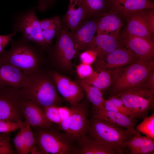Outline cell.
<instances>
[{
	"label": "cell",
	"mask_w": 154,
	"mask_h": 154,
	"mask_svg": "<svg viewBox=\"0 0 154 154\" xmlns=\"http://www.w3.org/2000/svg\"><path fill=\"white\" fill-rule=\"evenodd\" d=\"M104 107L107 110L120 113L131 117L130 112L122 100L116 95H112L105 100Z\"/></svg>",
	"instance_id": "28"
},
{
	"label": "cell",
	"mask_w": 154,
	"mask_h": 154,
	"mask_svg": "<svg viewBox=\"0 0 154 154\" xmlns=\"http://www.w3.org/2000/svg\"><path fill=\"white\" fill-rule=\"evenodd\" d=\"M91 65L81 63L76 66V72L80 78L83 80L91 76L94 71Z\"/></svg>",
	"instance_id": "36"
},
{
	"label": "cell",
	"mask_w": 154,
	"mask_h": 154,
	"mask_svg": "<svg viewBox=\"0 0 154 154\" xmlns=\"http://www.w3.org/2000/svg\"><path fill=\"white\" fill-rule=\"evenodd\" d=\"M113 83L112 95L144 84L151 72L154 70V61L138 58L126 66L110 70Z\"/></svg>",
	"instance_id": "3"
},
{
	"label": "cell",
	"mask_w": 154,
	"mask_h": 154,
	"mask_svg": "<svg viewBox=\"0 0 154 154\" xmlns=\"http://www.w3.org/2000/svg\"><path fill=\"white\" fill-rule=\"evenodd\" d=\"M109 0L112 10L124 17L130 13L144 9H154V4L152 0Z\"/></svg>",
	"instance_id": "22"
},
{
	"label": "cell",
	"mask_w": 154,
	"mask_h": 154,
	"mask_svg": "<svg viewBox=\"0 0 154 154\" xmlns=\"http://www.w3.org/2000/svg\"><path fill=\"white\" fill-rule=\"evenodd\" d=\"M86 135L119 154L124 153L125 143L134 136L127 129L93 117L89 119Z\"/></svg>",
	"instance_id": "4"
},
{
	"label": "cell",
	"mask_w": 154,
	"mask_h": 154,
	"mask_svg": "<svg viewBox=\"0 0 154 154\" xmlns=\"http://www.w3.org/2000/svg\"><path fill=\"white\" fill-rule=\"evenodd\" d=\"M100 17L90 18L74 31H70L75 44L76 57L86 50L90 45L96 33Z\"/></svg>",
	"instance_id": "14"
},
{
	"label": "cell",
	"mask_w": 154,
	"mask_h": 154,
	"mask_svg": "<svg viewBox=\"0 0 154 154\" xmlns=\"http://www.w3.org/2000/svg\"><path fill=\"white\" fill-rule=\"evenodd\" d=\"M124 17L111 10L100 17L97 35H106L122 40L125 32L124 29Z\"/></svg>",
	"instance_id": "13"
},
{
	"label": "cell",
	"mask_w": 154,
	"mask_h": 154,
	"mask_svg": "<svg viewBox=\"0 0 154 154\" xmlns=\"http://www.w3.org/2000/svg\"><path fill=\"white\" fill-rule=\"evenodd\" d=\"M30 153L32 154H41L42 153L39 150L36 145L34 146L31 149Z\"/></svg>",
	"instance_id": "43"
},
{
	"label": "cell",
	"mask_w": 154,
	"mask_h": 154,
	"mask_svg": "<svg viewBox=\"0 0 154 154\" xmlns=\"http://www.w3.org/2000/svg\"><path fill=\"white\" fill-rule=\"evenodd\" d=\"M154 143V139L146 136H134L125 144V151L130 154H139L145 147Z\"/></svg>",
	"instance_id": "27"
},
{
	"label": "cell",
	"mask_w": 154,
	"mask_h": 154,
	"mask_svg": "<svg viewBox=\"0 0 154 154\" xmlns=\"http://www.w3.org/2000/svg\"><path fill=\"white\" fill-rule=\"evenodd\" d=\"M78 154H116L113 149L92 139L87 135L76 142Z\"/></svg>",
	"instance_id": "23"
},
{
	"label": "cell",
	"mask_w": 154,
	"mask_h": 154,
	"mask_svg": "<svg viewBox=\"0 0 154 154\" xmlns=\"http://www.w3.org/2000/svg\"><path fill=\"white\" fill-rule=\"evenodd\" d=\"M26 100L20 88L0 86V121H24Z\"/></svg>",
	"instance_id": "9"
},
{
	"label": "cell",
	"mask_w": 154,
	"mask_h": 154,
	"mask_svg": "<svg viewBox=\"0 0 154 154\" xmlns=\"http://www.w3.org/2000/svg\"><path fill=\"white\" fill-rule=\"evenodd\" d=\"M97 55L95 51L87 50L80 53L79 56L81 63L91 65L95 61Z\"/></svg>",
	"instance_id": "35"
},
{
	"label": "cell",
	"mask_w": 154,
	"mask_h": 154,
	"mask_svg": "<svg viewBox=\"0 0 154 154\" xmlns=\"http://www.w3.org/2000/svg\"><path fill=\"white\" fill-rule=\"evenodd\" d=\"M7 51L0 55V59L18 68L29 76L43 69L47 61L46 51L22 36L12 40Z\"/></svg>",
	"instance_id": "1"
},
{
	"label": "cell",
	"mask_w": 154,
	"mask_h": 154,
	"mask_svg": "<svg viewBox=\"0 0 154 154\" xmlns=\"http://www.w3.org/2000/svg\"><path fill=\"white\" fill-rule=\"evenodd\" d=\"M125 33L154 40V36L143 14L142 10L127 14Z\"/></svg>",
	"instance_id": "18"
},
{
	"label": "cell",
	"mask_w": 154,
	"mask_h": 154,
	"mask_svg": "<svg viewBox=\"0 0 154 154\" xmlns=\"http://www.w3.org/2000/svg\"><path fill=\"white\" fill-rule=\"evenodd\" d=\"M23 122L0 121V133H11L20 129L23 126Z\"/></svg>",
	"instance_id": "34"
},
{
	"label": "cell",
	"mask_w": 154,
	"mask_h": 154,
	"mask_svg": "<svg viewBox=\"0 0 154 154\" xmlns=\"http://www.w3.org/2000/svg\"><path fill=\"white\" fill-rule=\"evenodd\" d=\"M55 43L46 51L47 60L56 69L65 72L73 71L72 60L76 57L75 44L70 31L62 22Z\"/></svg>",
	"instance_id": "6"
},
{
	"label": "cell",
	"mask_w": 154,
	"mask_h": 154,
	"mask_svg": "<svg viewBox=\"0 0 154 154\" xmlns=\"http://www.w3.org/2000/svg\"><path fill=\"white\" fill-rule=\"evenodd\" d=\"M62 22L59 23L47 29L42 30V34L46 42L51 46L54 38L56 36L61 29Z\"/></svg>",
	"instance_id": "33"
},
{
	"label": "cell",
	"mask_w": 154,
	"mask_h": 154,
	"mask_svg": "<svg viewBox=\"0 0 154 154\" xmlns=\"http://www.w3.org/2000/svg\"><path fill=\"white\" fill-rule=\"evenodd\" d=\"M142 11L145 20L154 36V10L146 9L142 10Z\"/></svg>",
	"instance_id": "38"
},
{
	"label": "cell",
	"mask_w": 154,
	"mask_h": 154,
	"mask_svg": "<svg viewBox=\"0 0 154 154\" xmlns=\"http://www.w3.org/2000/svg\"><path fill=\"white\" fill-rule=\"evenodd\" d=\"M49 72L58 92L65 100L70 105L81 102L85 94L77 82L55 70H51Z\"/></svg>",
	"instance_id": "11"
},
{
	"label": "cell",
	"mask_w": 154,
	"mask_h": 154,
	"mask_svg": "<svg viewBox=\"0 0 154 154\" xmlns=\"http://www.w3.org/2000/svg\"><path fill=\"white\" fill-rule=\"evenodd\" d=\"M87 105L80 102L70 105L69 116L58 125V128L69 136L76 142L86 135L89 119Z\"/></svg>",
	"instance_id": "10"
},
{
	"label": "cell",
	"mask_w": 154,
	"mask_h": 154,
	"mask_svg": "<svg viewBox=\"0 0 154 154\" xmlns=\"http://www.w3.org/2000/svg\"><path fill=\"white\" fill-rule=\"evenodd\" d=\"M75 81L82 88L86 95L88 100L92 104L94 109L104 107L105 100L101 91L97 88L85 82L80 78Z\"/></svg>",
	"instance_id": "25"
},
{
	"label": "cell",
	"mask_w": 154,
	"mask_h": 154,
	"mask_svg": "<svg viewBox=\"0 0 154 154\" xmlns=\"http://www.w3.org/2000/svg\"><path fill=\"white\" fill-rule=\"evenodd\" d=\"M62 22L58 15L40 20V25L42 30L47 29Z\"/></svg>",
	"instance_id": "37"
},
{
	"label": "cell",
	"mask_w": 154,
	"mask_h": 154,
	"mask_svg": "<svg viewBox=\"0 0 154 154\" xmlns=\"http://www.w3.org/2000/svg\"><path fill=\"white\" fill-rule=\"evenodd\" d=\"M145 85L147 87L154 91V70L151 73Z\"/></svg>",
	"instance_id": "42"
},
{
	"label": "cell",
	"mask_w": 154,
	"mask_h": 154,
	"mask_svg": "<svg viewBox=\"0 0 154 154\" xmlns=\"http://www.w3.org/2000/svg\"><path fill=\"white\" fill-rule=\"evenodd\" d=\"M13 143L17 153L20 154H25L24 144L21 128L15 137Z\"/></svg>",
	"instance_id": "39"
},
{
	"label": "cell",
	"mask_w": 154,
	"mask_h": 154,
	"mask_svg": "<svg viewBox=\"0 0 154 154\" xmlns=\"http://www.w3.org/2000/svg\"><path fill=\"white\" fill-rule=\"evenodd\" d=\"M34 127L36 145L42 154H77L76 142L58 128Z\"/></svg>",
	"instance_id": "5"
},
{
	"label": "cell",
	"mask_w": 154,
	"mask_h": 154,
	"mask_svg": "<svg viewBox=\"0 0 154 154\" xmlns=\"http://www.w3.org/2000/svg\"><path fill=\"white\" fill-rule=\"evenodd\" d=\"M58 106L54 105L50 106L43 109L48 119L53 123L56 124L58 125L62 122L60 116Z\"/></svg>",
	"instance_id": "32"
},
{
	"label": "cell",
	"mask_w": 154,
	"mask_h": 154,
	"mask_svg": "<svg viewBox=\"0 0 154 154\" xmlns=\"http://www.w3.org/2000/svg\"><path fill=\"white\" fill-rule=\"evenodd\" d=\"M123 45L131 50L139 58L147 61L154 60V40L125 33Z\"/></svg>",
	"instance_id": "16"
},
{
	"label": "cell",
	"mask_w": 154,
	"mask_h": 154,
	"mask_svg": "<svg viewBox=\"0 0 154 154\" xmlns=\"http://www.w3.org/2000/svg\"><path fill=\"white\" fill-rule=\"evenodd\" d=\"M122 45L121 39L106 35H96L86 50H92L96 51L98 54L96 59H100Z\"/></svg>",
	"instance_id": "21"
},
{
	"label": "cell",
	"mask_w": 154,
	"mask_h": 154,
	"mask_svg": "<svg viewBox=\"0 0 154 154\" xmlns=\"http://www.w3.org/2000/svg\"><path fill=\"white\" fill-rule=\"evenodd\" d=\"M23 125L21 128L25 146V154L30 153L31 148L36 145V137L31 129V126L24 120Z\"/></svg>",
	"instance_id": "29"
},
{
	"label": "cell",
	"mask_w": 154,
	"mask_h": 154,
	"mask_svg": "<svg viewBox=\"0 0 154 154\" xmlns=\"http://www.w3.org/2000/svg\"><path fill=\"white\" fill-rule=\"evenodd\" d=\"M28 76L15 66L0 59V86L20 88Z\"/></svg>",
	"instance_id": "19"
},
{
	"label": "cell",
	"mask_w": 154,
	"mask_h": 154,
	"mask_svg": "<svg viewBox=\"0 0 154 154\" xmlns=\"http://www.w3.org/2000/svg\"><path fill=\"white\" fill-rule=\"evenodd\" d=\"M57 0H37L35 5L36 9L41 13H44L52 8Z\"/></svg>",
	"instance_id": "40"
},
{
	"label": "cell",
	"mask_w": 154,
	"mask_h": 154,
	"mask_svg": "<svg viewBox=\"0 0 154 154\" xmlns=\"http://www.w3.org/2000/svg\"><path fill=\"white\" fill-rule=\"evenodd\" d=\"M138 58L131 50L122 45L104 57L96 59L93 64L95 70H112L128 65Z\"/></svg>",
	"instance_id": "12"
},
{
	"label": "cell",
	"mask_w": 154,
	"mask_h": 154,
	"mask_svg": "<svg viewBox=\"0 0 154 154\" xmlns=\"http://www.w3.org/2000/svg\"><path fill=\"white\" fill-rule=\"evenodd\" d=\"M135 127L136 130L146 136L154 139V113L145 118Z\"/></svg>",
	"instance_id": "30"
},
{
	"label": "cell",
	"mask_w": 154,
	"mask_h": 154,
	"mask_svg": "<svg viewBox=\"0 0 154 154\" xmlns=\"http://www.w3.org/2000/svg\"><path fill=\"white\" fill-rule=\"evenodd\" d=\"M82 80L102 92L109 88L113 83L110 70H95L89 77Z\"/></svg>",
	"instance_id": "24"
},
{
	"label": "cell",
	"mask_w": 154,
	"mask_h": 154,
	"mask_svg": "<svg viewBox=\"0 0 154 154\" xmlns=\"http://www.w3.org/2000/svg\"><path fill=\"white\" fill-rule=\"evenodd\" d=\"M36 9L35 6L13 14L11 27L13 32H20L22 36L46 51L51 46L44 39Z\"/></svg>",
	"instance_id": "7"
},
{
	"label": "cell",
	"mask_w": 154,
	"mask_h": 154,
	"mask_svg": "<svg viewBox=\"0 0 154 154\" xmlns=\"http://www.w3.org/2000/svg\"><path fill=\"white\" fill-rule=\"evenodd\" d=\"M90 18L99 17L112 10L109 0H83Z\"/></svg>",
	"instance_id": "26"
},
{
	"label": "cell",
	"mask_w": 154,
	"mask_h": 154,
	"mask_svg": "<svg viewBox=\"0 0 154 154\" xmlns=\"http://www.w3.org/2000/svg\"><path fill=\"white\" fill-rule=\"evenodd\" d=\"M130 112L131 117L143 119L154 108V91L145 84L120 92L116 95Z\"/></svg>",
	"instance_id": "8"
},
{
	"label": "cell",
	"mask_w": 154,
	"mask_h": 154,
	"mask_svg": "<svg viewBox=\"0 0 154 154\" xmlns=\"http://www.w3.org/2000/svg\"><path fill=\"white\" fill-rule=\"evenodd\" d=\"M24 114L25 121L31 126L43 128L53 127L54 123L48 119L43 109L32 101L26 100Z\"/></svg>",
	"instance_id": "20"
},
{
	"label": "cell",
	"mask_w": 154,
	"mask_h": 154,
	"mask_svg": "<svg viewBox=\"0 0 154 154\" xmlns=\"http://www.w3.org/2000/svg\"><path fill=\"white\" fill-rule=\"evenodd\" d=\"M20 90L26 100L35 102L43 109L50 106H61L62 99L49 71L43 69L29 76Z\"/></svg>",
	"instance_id": "2"
},
{
	"label": "cell",
	"mask_w": 154,
	"mask_h": 154,
	"mask_svg": "<svg viewBox=\"0 0 154 154\" xmlns=\"http://www.w3.org/2000/svg\"><path fill=\"white\" fill-rule=\"evenodd\" d=\"M90 19L83 0H70L62 22L70 31H74Z\"/></svg>",
	"instance_id": "17"
},
{
	"label": "cell",
	"mask_w": 154,
	"mask_h": 154,
	"mask_svg": "<svg viewBox=\"0 0 154 154\" xmlns=\"http://www.w3.org/2000/svg\"><path fill=\"white\" fill-rule=\"evenodd\" d=\"M11 133H0V154L15 153L11 143Z\"/></svg>",
	"instance_id": "31"
},
{
	"label": "cell",
	"mask_w": 154,
	"mask_h": 154,
	"mask_svg": "<svg viewBox=\"0 0 154 154\" xmlns=\"http://www.w3.org/2000/svg\"><path fill=\"white\" fill-rule=\"evenodd\" d=\"M92 117L100 119L111 124L127 129L134 136L140 135L135 129L137 119L132 118L121 113L108 110L104 107L94 109Z\"/></svg>",
	"instance_id": "15"
},
{
	"label": "cell",
	"mask_w": 154,
	"mask_h": 154,
	"mask_svg": "<svg viewBox=\"0 0 154 154\" xmlns=\"http://www.w3.org/2000/svg\"><path fill=\"white\" fill-rule=\"evenodd\" d=\"M17 33L12 31L7 35H0V55L5 50V48L10 42L13 38Z\"/></svg>",
	"instance_id": "41"
}]
</instances>
